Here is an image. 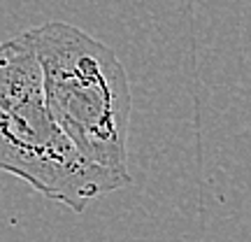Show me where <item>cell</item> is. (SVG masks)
Wrapping results in <instances>:
<instances>
[{
  "label": "cell",
  "instance_id": "7a4b0ae2",
  "mask_svg": "<svg viewBox=\"0 0 251 242\" xmlns=\"http://www.w3.org/2000/svg\"><path fill=\"white\" fill-rule=\"evenodd\" d=\"M0 172L77 215L91 200L133 184L130 175L89 163L58 128L28 30L0 42Z\"/></svg>",
  "mask_w": 251,
  "mask_h": 242
},
{
  "label": "cell",
  "instance_id": "6da1fadb",
  "mask_svg": "<svg viewBox=\"0 0 251 242\" xmlns=\"http://www.w3.org/2000/svg\"><path fill=\"white\" fill-rule=\"evenodd\" d=\"M42 70L47 108L89 163L128 172L130 81L119 56L81 28L47 21L28 30Z\"/></svg>",
  "mask_w": 251,
  "mask_h": 242
}]
</instances>
